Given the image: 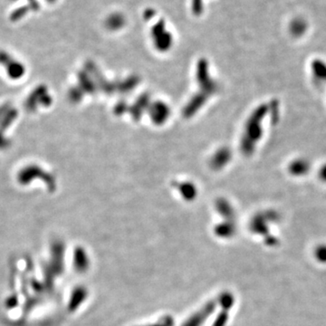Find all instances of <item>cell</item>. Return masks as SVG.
I'll use <instances>...</instances> for the list:
<instances>
[{"label": "cell", "mask_w": 326, "mask_h": 326, "mask_svg": "<svg viewBox=\"0 0 326 326\" xmlns=\"http://www.w3.org/2000/svg\"><path fill=\"white\" fill-rule=\"evenodd\" d=\"M47 4H50V5H53V4H56V2L58 1V0H44Z\"/></svg>", "instance_id": "6da1fadb"}]
</instances>
